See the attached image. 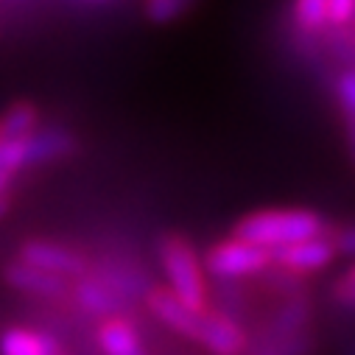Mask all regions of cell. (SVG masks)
I'll return each mask as SVG.
<instances>
[{
	"label": "cell",
	"instance_id": "6da1fadb",
	"mask_svg": "<svg viewBox=\"0 0 355 355\" xmlns=\"http://www.w3.org/2000/svg\"><path fill=\"white\" fill-rule=\"evenodd\" d=\"M232 235L260 249L277 252L283 246L324 235V218L313 210H257L238 218Z\"/></svg>",
	"mask_w": 355,
	"mask_h": 355
},
{
	"label": "cell",
	"instance_id": "7a4b0ae2",
	"mask_svg": "<svg viewBox=\"0 0 355 355\" xmlns=\"http://www.w3.org/2000/svg\"><path fill=\"white\" fill-rule=\"evenodd\" d=\"M159 263L168 277V291L185 308L205 313L207 311V286L205 269L196 249L182 235H165L159 241Z\"/></svg>",
	"mask_w": 355,
	"mask_h": 355
},
{
	"label": "cell",
	"instance_id": "3957f363",
	"mask_svg": "<svg viewBox=\"0 0 355 355\" xmlns=\"http://www.w3.org/2000/svg\"><path fill=\"white\" fill-rule=\"evenodd\" d=\"M205 272L213 275L216 280H241V277H254L263 275L272 266V252L260 249L254 243H246L241 238H227L218 241L207 249L205 260Z\"/></svg>",
	"mask_w": 355,
	"mask_h": 355
},
{
	"label": "cell",
	"instance_id": "277c9868",
	"mask_svg": "<svg viewBox=\"0 0 355 355\" xmlns=\"http://www.w3.org/2000/svg\"><path fill=\"white\" fill-rule=\"evenodd\" d=\"M17 260L34 266V269H40L45 275L62 277V280H67V277H84L87 275V260L78 252H73V249H67V246H62L56 241H45V238L26 241L20 246Z\"/></svg>",
	"mask_w": 355,
	"mask_h": 355
},
{
	"label": "cell",
	"instance_id": "5b68a950",
	"mask_svg": "<svg viewBox=\"0 0 355 355\" xmlns=\"http://www.w3.org/2000/svg\"><path fill=\"white\" fill-rule=\"evenodd\" d=\"M333 260H336V246H333L330 235L308 238V241H300V243L272 252V266H277L280 272H286L291 277L324 272Z\"/></svg>",
	"mask_w": 355,
	"mask_h": 355
},
{
	"label": "cell",
	"instance_id": "8992f818",
	"mask_svg": "<svg viewBox=\"0 0 355 355\" xmlns=\"http://www.w3.org/2000/svg\"><path fill=\"white\" fill-rule=\"evenodd\" d=\"M76 302L87 311V313H93V316H107V319H115L126 302H129V294L115 286L112 280L107 277H81L76 283Z\"/></svg>",
	"mask_w": 355,
	"mask_h": 355
},
{
	"label": "cell",
	"instance_id": "52a82bcc",
	"mask_svg": "<svg viewBox=\"0 0 355 355\" xmlns=\"http://www.w3.org/2000/svg\"><path fill=\"white\" fill-rule=\"evenodd\" d=\"M148 311H151L165 327H171L173 333H180V336H185V338H191V341L199 338L202 319H205V313H207V311H205V313H196V311L185 308L168 288H154V291H148Z\"/></svg>",
	"mask_w": 355,
	"mask_h": 355
},
{
	"label": "cell",
	"instance_id": "ba28073f",
	"mask_svg": "<svg viewBox=\"0 0 355 355\" xmlns=\"http://www.w3.org/2000/svg\"><path fill=\"white\" fill-rule=\"evenodd\" d=\"M213 355H246V333L224 313L207 311L202 319V330L196 338Z\"/></svg>",
	"mask_w": 355,
	"mask_h": 355
},
{
	"label": "cell",
	"instance_id": "9c48e42d",
	"mask_svg": "<svg viewBox=\"0 0 355 355\" xmlns=\"http://www.w3.org/2000/svg\"><path fill=\"white\" fill-rule=\"evenodd\" d=\"M3 280L15 291L34 294V297H59L67 288V280L53 277V275H45V272L34 269V266H28L23 260H12L6 266V269H3Z\"/></svg>",
	"mask_w": 355,
	"mask_h": 355
},
{
	"label": "cell",
	"instance_id": "30bf717a",
	"mask_svg": "<svg viewBox=\"0 0 355 355\" xmlns=\"http://www.w3.org/2000/svg\"><path fill=\"white\" fill-rule=\"evenodd\" d=\"M0 355H62V347L48 333L15 324L0 336Z\"/></svg>",
	"mask_w": 355,
	"mask_h": 355
},
{
	"label": "cell",
	"instance_id": "8fae6325",
	"mask_svg": "<svg viewBox=\"0 0 355 355\" xmlns=\"http://www.w3.org/2000/svg\"><path fill=\"white\" fill-rule=\"evenodd\" d=\"M98 344H101L104 355H146L143 352V341H140L135 324L129 319H123V316L101 322Z\"/></svg>",
	"mask_w": 355,
	"mask_h": 355
},
{
	"label": "cell",
	"instance_id": "7c38bea8",
	"mask_svg": "<svg viewBox=\"0 0 355 355\" xmlns=\"http://www.w3.org/2000/svg\"><path fill=\"white\" fill-rule=\"evenodd\" d=\"M308 322H311V302H308V297H291V300L275 313L272 324L266 327V341L300 336V333H305Z\"/></svg>",
	"mask_w": 355,
	"mask_h": 355
},
{
	"label": "cell",
	"instance_id": "4fadbf2b",
	"mask_svg": "<svg viewBox=\"0 0 355 355\" xmlns=\"http://www.w3.org/2000/svg\"><path fill=\"white\" fill-rule=\"evenodd\" d=\"M26 146H28V165H42L67 157L73 151V137L64 129H37L31 137H26Z\"/></svg>",
	"mask_w": 355,
	"mask_h": 355
},
{
	"label": "cell",
	"instance_id": "5bb4252c",
	"mask_svg": "<svg viewBox=\"0 0 355 355\" xmlns=\"http://www.w3.org/2000/svg\"><path fill=\"white\" fill-rule=\"evenodd\" d=\"M40 129V110L28 101L12 104L3 118H0V137L17 140V137H31Z\"/></svg>",
	"mask_w": 355,
	"mask_h": 355
},
{
	"label": "cell",
	"instance_id": "9a60e30c",
	"mask_svg": "<svg viewBox=\"0 0 355 355\" xmlns=\"http://www.w3.org/2000/svg\"><path fill=\"white\" fill-rule=\"evenodd\" d=\"M336 98H338V110H341V118H344L349 151L355 157V70H344L338 76V81H336Z\"/></svg>",
	"mask_w": 355,
	"mask_h": 355
},
{
	"label": "cell",
	"instance_id": "2e32d148",
	"mask_svg": "<svg viewBox=\"0 0 355 355\" xmlns=\"http://www.w3.org/2000/svg\"><path fill=\"white\" fill-rule=\"evenodd\" d=\"M297 28L308 34H319L330 28V15H327V0H302L291 9Z\"/></svg>",
	"mask_w": 355,
	"mask_h": 355
},
{
	"label": "cell",
	"instance_id": "e0dca14e",
	"mask_svg": "<svg viewBox=\"0 0 355 355\" xmlns=\"http://www.w3.org/2000/svg\"><path fill=\"white\" fill-rule=\"evenodd\" d=\"M313 352V336L305 330L300 336H288V338H277V341H266L257 352L252 355H311Z\"/></svg>",
	"mask_w": 355,
	"mask_h": 355
},
{
	"label": "cell",
	"instance_id": "ac0fdd59",
	"mask_svg": "<svg viewBox=\"0 0 355 355\" xmlns=\"http://www.w3.org/2000/svg\"><path fill=\"white\" fill-rule=\"evenodd\" d=\"M188 9L191 3H185V0H151V3H146V17L154 26H168L176 17H182Z\"/></svg>",
	"mask_w": 355,
	"mask_h": 355
},
{
	"label": "cell",
	"instance_id": "d6986e66",
	"mask_svg": "<svg viewBox=\"0 0 355 355\" xmlns=\"http://www.w3.org/2000/svg\"><path fill=\"white\" fill-rule=\"evenodd\" d=\"M327 15H330V28L349 23L355 17V0H327Z\"/></svg>",
	"mask_w": 355,
	"mask_h": 355
},
{
	"label": "cell",
	"instance_id": "ffe728a7",
	"mask_svg": "<svg viewBox=\"0 0 355 355\" xmlns=\"http://www.w3.org/2000/svg\"><path fill=\"white\" fill-rule=\"evenodd\" d=\"M333 246H336V254H347V257H355V224L349 227H341L330 235Z\"/></svg>",
	"mask_w": 355,
	"mask_h": 355
},
{
	"label": "cell",
	"instance_id": "44dd1931",
	"mask_svg": "<svg viewBox=\"0 0 355 355\" xmlns=\"http://www.w3.org/2000/svg\"><path fill=\"white\" fill-rule=\"evenodd\" d=\"M336 300H341L347 305H355V266L349 272H344L341 280L336 283Z\"/></svg>",
	"mask_w": 355,
	"mask_h": 355
},
{
	"label": "cell",
	"instance_id": "7402d4cb",
	"mask_svg": "<svg viewBox=\"0 0 355 355\" xmlns=\"http://www.w3.org/2000/svg\"><path fill=\"white\" fill-rule=\"evenodd\" d=\"M9 205H12V199H9V196H0V218H3V216L9 213Z\"/></svg>",
	"mask_w": 355,
	"mask_h": 355
}]
</instances>
